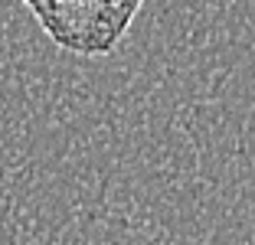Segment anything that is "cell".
I'll use <instances>...</instances> for the list:
<instances>
[{
	"label": "cell",
	"instance_id": "obj_1",
	"mask_svg": "<svg viewBox=\"0 0 255 245\" xmlns=\"http://www.w3.org/2000/svg\"><path fill=\"white\" fill-rule=\"evenodd\" d=\"M23 7L59 49L108 56L131 30L144 0H23Z\"/></svg>",
	"mask_w": 255,
	"mask_h": 245
}]
</instances>
